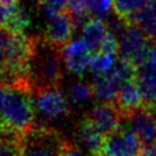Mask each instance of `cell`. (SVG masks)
<instances>
[{"label":"cell","instance_id":"obj_25","mask_svg":"<svg viewBox=\"0 0 156 156\" xmlns=\"http://www.w3.org/2000/svg\"><path fill=\"white\" fill-rule=\"evenodd\" d=\"M63 156H85L83 150L77 146L76 144H73L72 141H67V145H66V149H65V155Z\"/></svg>","mask_w":156,"mask_h":156},{"label":"cell","instance_id":"obj_3","mask_svg":"<svg viewBox=\"0 0 156 156\" xmlns=\"http://www.w3.org/2000/svg\"><path fill=\"white\" fill-rule=\"evenodd\" d=\"M67 141L56 128L35 124L21 135L20 156H63Z\"/></svg>","mask_w":156,"mask_h":156},{"label":"cell","instance_id":"obj_14","mask_svg":"<svg viewBox=\"0 0 156 156\" xmlns=\"http://www.w3.org/2000/svg\"><path fill=\"white\" fill-rule=\"evenodd\" d=\"M82 30H83V39L87 41L93 54H98L102 40L108 33L107 23L102 18L93 16L87 21Z\"/></svg>","mask_w":156,"mask_h":156},{"label":"cell","instance_id":"obj_23","mask_svg":"<svg viewBox=\"0 0 156 156\" xmlns=\"http://www.w3.org/2000/svg\"><path fill=\"white\" fill-rule=\"evenodd\" d=\"M39 7H43L46 12H61L66 10L67 0H41L37 4Z\"/></svg>","mask_w":156,"mask_h":156},{"label":"cell","instance_id":"obj_2","mask_svg":"<svg viewBox=\"0 0 156 156\" xmlns=\"http://www.w3.org/2000/svg\"><path fill=\"white\" fill-rule=\"evenodd\" d=\"M5 128L23 135L35 126L33 93L27 80L7 85L5 102L0 110Z\"/></svg>","mask_w":156,"mask_h":156},{"label":"cell","instance_id":"obj_16","mask_svg":"<svg viewBox=\"0 0 156 156\" xmlns=\"http://www.w3.org/2000/svg\"><path fill=\"white\" fill-rule=\"evenodd\" d=\"M94 98L93 85L83 80H74L68 90V100L71 104L80 105Z\"/></svg>","mask_w":156,"mask_h":156},{"label":"cell","instance_id":"obj_12","mask_svg":"<svg viewBox=\"0 0 156 156\" xmlns=\"http://www.w3.org/2000/svg\"><path fill=\"white\" fill-rule=\"evenodd\" d=\"M77 138L80 149L89 156H102L106 136L84 117L77 124Z\"/></svg>","mask_w":156,"mask_h":156},{"label":"cell","instance_id":"obj_13","mask_svg":"<svg viewBox=\"0 0 156 156\" xmlns=\"http://www.w3.org/2000/svg\"><path fill=\"white\" fill-rule=\"evenodd\" d=\"M91 85H93L94 98L98 99L100 104L101 102L115 104L122 84L115 77H112L111 73H107L106 76L94 77Z\"/></svg>","mask_w":156,"mask_h":156},{"label":"cell","instance_id":"obj_9","mask_svg":"<svg viewBox=\"0 0 156 156\" xmlns=\"http://www.w3.org/2000/svg\"><path fill=\"white\" fill-rule=\"evenodd\" d=\"M84 118H87L105 136L118 130L122 127L123 121V117L119 113L116 105L105 102L94 106L90 111H88Z\"/></svg>","mask_w":156,"mask_h":156},{"label":"cell","instance_id":"obj_6","mask_svg":"<svg viewBox=\"0 0 156 156\" xmlns=\"http://www.w3.org/2000/svg\"><path fill=\"white\" fill-rule=\"evenodd\" d=\"M143 146L134 130L121 127L105 138L102 156H140Z\"/></svg>","mask_w":156,"mask_h":156},{"label":"cell","instance_id":"obj_18","mask_svg":"<svg viewBox=\"0 0 156 156\" xmlns=\"http://www.w3.org/2000/svg\"><path fill=\"white\" fill-rule=\"evenodd\" d=\"M15 35L16 33H12L6 28L0 27V77L9 63Z\"/></svg>","mask_w":156,"mask_h":156},{"label":"cell","instance_id":"obj_4","mask_svg":"<svg viewBox=\"0 0 156 156\" xmlns=\"http://www.w3.org/2000/svg\"><path fill=\"white\" fill-rule=\"evenodd\" d=\"M154 46L140 27L129 26L121 34L118 58L136 68L149 57Z\"/></svg>","mask_w":156,"mask_h":156},{"label":"cell","instance_id":"obj_11","mask_svg":"<svg viewBox=\"0 0 156 156\" xmlns=\"http://www.w3.org/2000/svg\"><path fill=\"white\" fill-rule=\"evenodd\" d=\"M115 105L126 121L138 110L144 107V98L135 78L129 79L121 85Z\"/></svg>","mask_w":156,"mask_h":156},{"label":"cell","instance_id":"obj_28","mask_svg":"<svg viewBox=\"0 0 156 156\" xmlns=\"http://www.w3.org/2000/svg\"><path fill=\"white\" fill-rule=\"evenodd\" d=\"M5 130V123H4V119H2V116H1V112H0V136L2 135Z\"/></svg>","mask_w":156,"mask_h":156},{"label":"cell","instance_id":"obj_1","mask_svg":"<svg viewBox=\"0 0 156 156\" xmlns=\"http://www.w3.org/2000/svg\"><path fill=\"white\" fill-rule=\"evenodd\" d=\"M63 48L43 37H33L27 66V80L33 95L61 88L63 79Z\"/></svg>","mask_w":156,"mask_h":156},{"label":"cell","instance_id":"obj_17","mask_svg":"<svg viewBox=\"0 0 156 156\" xmlns=\"http://www.w3.org/2000/svg\"><path fill=\"white\" fill-rule=\"evenodd\" d=\"M116 62H117L116 56L105 55V54H94L89 68L93 72L94 77H101L110 73L115 67Z\"/></svg>","mask_w":156,"mask_h":156},{"label":"cell","instance_id":"obj_7","mask_svg":"<svg viewBox=\"0 0 156 156\" xmlns=\"http://www.w3.org/2000/svg\"><path fill=\"white\" fill-rule=\"evenodd\" d=\"M135 79L144 98V107L156 108V45L149 57L135 68Z\"/></svg>","mask_w":156,"mask_h":156},{"label":"cell","instance_id":"obj_20","mask_svg":"<svg viewBox=\"0 0 156 156\" xmlns=\"http://www.w3.org/2000/svg\"><path fill=\"white\" fill-rule=\"evenodd\" d=\"M20 7V0H0V27L7 28Z\"/></svg>","mask_w":156,"mask_h":156},{"label":"cell","instance_id":"obj_24","mask_svg":"<svg viewBox=\"0 0 156 156\" xmlns=\"http://www.w3.org/2000/svg\"><path fill=\"white\" fill-rule=\"evenodd\" d=\"M141 29L144 30V33L146 34V37L149 38V40L156 45V20L146 23L145 26L141 27Z\"/></svg>","mask_w":156,"mask_h":156},{"label":"cell","instance_id":"obj_21","mask_svg":"<svg viewBox=\"0 0 156 156\" xmlns=\"http://www.w3.org/2000/svg\"><path fill=\"white\" fill-rule=\"evenodd\" d=\"M28 26H29V17H28L26 10L21 6L18 9V11L16 12V15L13 16V18L11 20V22L6 29L11 30L12 33H22Z\"/></svg>","mask_w":156,"mask_h":156},{"label":"cell","instance_id":"obj_10","mask_svg":"<svg viewBox=\"0 0 156 156\" xmlns=\"http://www.w3.org/2000/svg\"><path fill=\"white\" fill-rule=\"evenodd\" d=\"M93 51L83 38L72 40L63 48V61L68 71L76 74H83L90 67Z\"/></svg>","mask_w":156,"mask_h":156},{"label":"cell","instance_id":"obj_22","mask_svg":"<svg viewBox=\"0 0 156 156\" xmlns=\"http://www.w3.org/2000/svg\"><path fill=\"white\" fill-rule=\"evenodd\" d=\"M118 52H119V40L116 38L115 33L108 30L107 35L105 37V39L101 43V46H100V50L98 54L116 56V55H118Z\"/></svg>","mask_w":156,"mask_h":156},{"label":"cell","instance_id":"obj_26","mask_svg":"<svg viewBox=\"0 0 156 156\" xmlns=\"http://www.w3.org/2000/svg\"><path fill=\"white\" fill-rule=\"evenodd\" d=\"M140 156H156V143L144 145Z\"/></svg>","mask_w":156,"mask_h":156},{"label":"cell","instance_id":"obj_19","mask_svg":"<svg viewBox=\"0 0 156 156\" xmlns=\"http://www.w3.org/2000/svg\"><path fill=\"white\" fill-rule=\"evenodd\" d=\"M20 139L21 135L5 128L0 136V156H20Z\"/></svg>","mask_w":156,"mask_h":156},{"label":"cell","instance_id":"obj_5","mask_svg":"<svg viewBox=\"0 0 156 156\" xmlns=\"http://www.w3.org/2000/svg\"><path fill=\"white\" fill-rule=\"evenodd\" d=\"M33 101L35 115L39 113L45 122L61 121L71 116V104L61 88L33 95Z\"/></svg>","mask_w":156,"mask_h":156},{"label":"cell","instance_id":"obj_15","mask_svg":"<svg viewBox=\"0 0 156 156\" xmlns=\"http://www.w3.org/2000/svg\"><path fill=\"white\" fill-rule=\"evenodd\" d=\"M147 1L149 0H112V11L119 21L128 26L132 17Z\"/></svg>","mask_w":156,"mask_h":156},{"label":"cell","instance_id":"obj_29","mask_svg":"<svg viewBox=\"0 0 156 156\" xmlns=\"http://www.w3.org/2000/svg\"><path fill=\"white\" fill-rule=\"evenodd\" d=\"M35 1H37V4H39V2L41 1V0H35Z\"/></svg>","mask_w":156,"mask_h":156},{"label":"cell","instance_id":"obj_8","mask_svg":"<svg viewBox=\"0 0 156 156\" xmlns=\"http://www.w3.org/2000/svg\"><path fill=\"white\" fill-rule=\"evenodd\" d=\"M45 15L49 22L44 37L55 45L65 48L72 41L71 38L76 29L73 17L66 10L61 12H46Z\"/></svg>","mask_w":156,"mask_h":156},{"label":"cell","instance_id":"obj_27","mask_svg":"<svg viewBox=\"0 0 156 156\" xmlns=\"http://www.w3.org/2000/svg\"><path fill=\"white\" fill-rule=\"evenodd\" d=\"M6 94H7V85L0 83V110L5 102V99H6Z\"/></svg>","mask_w":156,"mask_h":156}]
</instances>
